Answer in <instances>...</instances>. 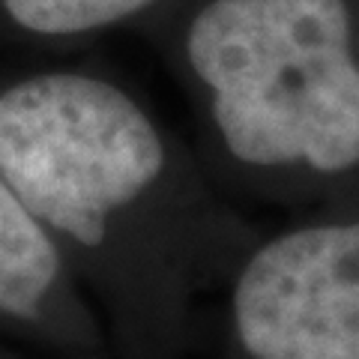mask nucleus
<instances>
[{"label":"nucleus","instance_id":"f257e3e1","mask_svg":"<svg viewBox=\"0 0 359 359\" xmlns=\"http://www.w3.org/2000/svg\"><path fill=\"white\" fill-rule=\"evenodd\" d=\"M0 174L123 351L159 356L183 297L177 156L141 99L90 66L0 69Z\"/></svg>","mask_w":359,"mask_h":359},{"label":"nucleus","instance_id":"f03ea898","mask_svg":"<svg viewBox=\"0 0 359 359\" xmlns=\"http://www.w3.org/2000/svg\"><path fill=\"white\" fill-rule=\"evenodd\" d=\"M177 54L224 159L240 168L359 165V63L344 0H198Z\"/></svg>","mask_w":359,"mask_h":359},{"label":"nucleus","instance_id":"423d86ee","mask_svg":"<svg viewBox=\"0 0 359 359\" xmlns=\"http://www.w3.org/2000/svg\"><path fill=\"white\" fill-rule=\"evenodd\" d=\"M0 359H27V356L18 351V344L6 341V339H0Z\"/></svg>","mask_w":359,"mask_h":359},{"label":"nucleus","instance_id":"39448f33","mask_svg":"<svg viewBox=\"0 0 359 359\" xmlns=\"http://www.w3.org/2000/svg\"><path fill=\"white\" fill-rule=\"evenodd\" d=\"M162 0H0V54L48 57L141 18Z\"/></svg>","mask_w":359,"mask_h":359},{"label":"nucleus","instance_id":"7ed1b4c3","mask_svg":"<svg viewBox=\"0 0 359 359\" xmlns=\"http://www.w3.org/2000/svg\"><path fill=\"white\" fill-rule=\"evenodd\" d=\"M228 320L240 359H359V222L257 245L231 282Z\"/></svg>","mask_w":359,"mask_h":359},{"label":"nucleus","instance_id":"20e7f679","mask_svg":"<svg viewBox=\"0 0 359 359\" xmlns=\"http://www.w3.org/2000/svg\"><path fill=\"white\" fill-rule=\"evenodd\" d=\"M0 339L42 356L96 359V311L0 174Z\"/></svg>","mask_w":359,"mask_h":359}]
</instances>
